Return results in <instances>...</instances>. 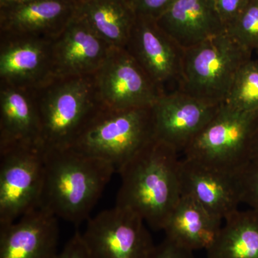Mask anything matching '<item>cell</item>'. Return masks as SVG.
<instances>
[{
  "label": "cell",
  "mask_w": 258,
  "mask_h": 258,
  "mask_svg": "<svg viewBox=\"0 0 258 258\" xmlns=\"http://www.w3.org/2000/svg\"><path fill=\"white\" fill-rule=\"evenodd\" d=\"M241 201L258 212V163L249 161L237 171Z\"/></svg>",
  "instance_id": "obj_24"
},
{
  "label": "cell",
  "mask_w": 258,
  "mask_h": 258,
  "mask_svg": "<svg viewBox=\"0 0 258 258\" xmlns=\"http://www.w3.org/2000/svg\"><path fill=\"white\" fill-rule=\"evenodd\" d=\"M179 179L181 195L195 199L223 221L242 204L237 172L220 170L184 157L180 160Z\"/></svg>",
  "instance_id": "obj_13"
},
{
  "label": "cell",
  "mask_w": 258,
  "mask_h": 258,
  "mask_svg": "<svg viewBox=\"0 0 258 258\" xmlns=\"http://www.w3.org/2000/svg\"><path fill=\"white\" fill-rule=\"evenodd\" d=\"M252 53L227 32L185 49L179 91L209 104H223Z\"/></svg>",
  "instance_id": "obj_4"
},
{
  "label": "cell",
  "mask_w": 258,
  "mask_h": 258,
  "mask_svg": "<svg viewBox=\"0 0 258 258\" xmlns=\"http://www.w3.org/2000/svg\"><path fill=\"white\" fill-rule=\"evenodd\" d=\"M56 258H90L79 230L75 232Z\"/></svg>",
  "instance_id": "obj_28"
},
{
  "label": "cell",
  "mask_w": 258,
  "mask_h": 258,
  "mask_svg": "<svg viewBox=\"0 0 258 258\" xmlns=\"http://www.w3.org/2000/svg\"><path fill=\"white\" fill-rule=\"evenodd\" d=\"M70 0H33L0 10L4 36H34L55 39L76 13Z\"/></svg>",
  "instance_id": "obj_17"
},
{
  "label": "cell",
  "mask_w": 258,
  "mask_h": 258,
  "mask_svg": "<svg viewBox=\"0 0 258 258\" xmlns=\"http://www.w3.org/2000/svg\"><path fill=\"white\" fill-rule=\"evenodd\" d=\"M76 13L112 47L126 48L137 16L128 3L123 0H85L77 5Z\"/></svg>",
  "instance_id": "obj_20"
},
{
  "label": "cell",
  "mask_w": 258,
  "mask_h": 258,
  "mask_svg": "<svg viewBox=\"0 0 258 258\" xmlns=\"http://www.w3.org/2000/svg\"><path fill=\"white\" fill-rule=\"evenodd\" d=\"M86 222L81 235L90 258H153L157 245L143 219L132 210L115 205Z\"/></svg>",
  "instance_id": "obj_8"
},
{
  "label": "cell",
  "mask_w": 258,
  "mask_h": 258,
  "mask_svg": "<svg viewBox=\"0 0 258 258\" xmlns=\"http://www.w3.org/2000/svg\"><path fill=\"white\" fill-rule=\"evenodd\" d=\"M35 145L42 146L37 102L25 88L3 83L0 91V151Z\"/></svg>",
  "instance_id": "obj_18"
},
{
  "label": "cell",
  "mask_w": 258,
  "mask_h": 258,
  "mask_svg": "<svg viewBox=\"0 0 258 258\" xmlns=\"http://www.w3.org/2000/svg\"><path fill=\"white\" fill-rule=\"evenodd\" d=\"M95 93L108 110L149 108L163 94L126 49H113L95 73Z\"/></svg>",
  "instance_id": "obj_9"
},
{
  "label": "cell",
  "mask_w": 258,
  "mask_h": 258,
  "mask_svg": "<svg viewBox=\"0 0 258 258\" xmlns=\"http://www.w3.org/2000/svg\"><path fill=\"white\" fill-rule=\"evenodd\" d=\"M125 49L163 94L179 91L184 50L156 20L137 15Z\"/></svg>",
  "instance_id": "obj_10"
},
{
  "label": "cell",
  "mask_w": 258,
  "mask_h": 258,
  "mask_svg": "<svg viewBox=\"0 0 258 258\" xmlns=\"http://www.w3.org/2000/svg\"><path fill=\"white\" fill-rule=\"evenodd\" d=\"M254 52H256V54H257V61H258V50L254 51Z\"/></svg>",
  "instance_id": "obj_33"
},
{
  "label": "cell",
  "mask_w": 258,
  "mask_h": 258,
  "mask_svg": "<svg viewBox=\"0 0 258 258\" xmlns=\"http://www.w3.org/2000/svg\"><path fill=\"white\" fill-rule=\"evenodd\" d=\"M37 102L45 150L71 147L101 107L96 106L93 81L88 76L60 79Z\"/></svg>",
  "instance_id": "obj_6"
},
{
  "label": "cell",
  "mask_w": 258,
  "mask_h": 258,
  "mask_svg": "<svg viewBox=\"0 0 258 258\" xmlns=\"http://www.w3.org/2000/svg\"><path fill=\"white\" fill-rule=\"evenodd\" d=\"M221 106L179 91L162 95L152 107L154 138L183 154Z\"/></svg>",
  "instance_id": "obj_11"
},
{
  "label": "cell",
  "mask_w": 258,
  "mask_h": 258,
  "mask_svg": "<svg viewBox=\"0 0 258 258\" xmlns=\"http://www.w3.org/2000/svg\"><path fill=\"white\" fill-rule=\"evenodd\" d=\"M2 44L0 76L5 84L36 87L51 78L54 39L34 36H5Z\"/></svg>",
  "instance_id": "obj_15"
},
{
  "label": "cell",
  "mask_w": 258,
  "mask_h": 258,
  "mask_svg": "<svg viewBox=\"0 0 258 258\" xmlns=\"http://www.w3.org/2000/svg\"><path fill=\"white\" fill-rule=\"evenodd\" d=\"M58 218L40 208L0 225V258H56Z\"/></svg>",
  "instance_id": "obj_14"
},
{
  "label": "cell",
  "mask_w": 258,
  "mask_h": 258,
  "mask_svg": "<svg viewBox=\"0 0 258 258\" xmlns=\"http://www.w3.org/2000/svg\"><path fill=\"white\" fill-rule=\"evenodd\" d=\"M258 113L223 104L183 153L184 157L210 167L236 173L250 161L249 152Z\"/></svg>",
  "instance_id": "obj_5"
},
{
  "label": "cell",
  "mask_w": 258,
  "mask_h": 258,
  "mask_svg": "<svg viewBox=\"0 0 258 258\" xmlns=\"http://www.w3.org/2000/svg\"><path fill=\"white\" fill-rule=\"evenodd\" d=\"M249 159L252 162L258 163V123L254 131L249 152Z\"/></svg>",
  "instance_id": "obj_29"
},
{
  "label": "cell",
  "mask_w": 258,
  "mask_h": 258,
  "mask_svg": "<svg viewBox=\"0 0 258 258\" xmlns=\"http://www.w3.org/2000/svg\"><path fill=\"white\" fill-rule=\"evenodd\" d=\"M175 1L176 0H134L132 8L136 15H143L157 20Z\"/></svg>",
  "instance_id": "obj_25"
},
{
  "label": "cell",
  "mask_w": 258,
  "mask_h": 258,
  "mask_svg": "<svg viewBox=\"0 0 258 258\" xmlns=\"http://www.w3.org/2000/svg\"><path fill=\"white\" fill-rule=\"evenodd\" d=\"M223 220L195 199L182 195L166 222L165 237L192 250H208L220 233Z\"/></svg>",
  "instance_id": "obj_19"
},
{
  "label": "cell",
  "mask_w": 258,
  "mask_h": 258,
  "mask_svg": "<svg viewBox=\"0 0 258 258\" xmlns=\"http://www.w3.org/2000/svg\"><path fill=\"white\" fill-rule=\"evenodd\" d=\"M217 11L226 28L238 18L248 5L249 0H214Z\"/></svg>",
  "instance_id": "obj_26"
},
{
  "label": "cell",
  "mask_w": 258,
  "mask_h": 258,
  "mask_svg": "<svg viewBox=\"0 0 258 258\" xmlns=\"http://www.w3.org/2000/svg\"><path fill=\"white\" fill-rule=\"evenodd\" d=\"M113 47L76 13L52 47V80L88 76L101 67Z\"/></svg>",
  "instance_id": "obj_12"
},
{
  "label": "cell",
  "mask_w": 258,
  "mask_h": 258,
  "mask_svg": "<svg viewBox=\"0 0 258 258\" xmlns=\"http://www.w3.org/2000/svg\"><path fill=\"white\" fill-rule=\"evenodd\" d=\"M70 1L72 2V3H74L75 5L77 6L78 5L81 4V3H83V1H85V0H70Z\"/></svg>",
  "instance_id": "obj_31"
},
{
  "label": "cell",
  "mask_w": 258,
  "mask_h": 258,
  "mask_svg": "<svg viewBox=\"0 0 258 258\" xmlns=\"http://www.w3.org/2000/svg\"><path fill=\"white\" fill-rule=\"evenodd\" d=\"M179 154L153 139L118 171L115 205L135 212L152 230L163 231L181 197Z\"/></svg>",
  "instance_id": "obj_1"
},
{
  "label": "cell",
  "mask_w": 258,
  "mask_h": 258,
  "mask_svg": "<svg viewBox=\"0 0 258 258\" xmlns=\"http://www.w3.org/2000/svg\"><path fill=\"white\" fill-rule=\"evenodd\" d=\"M226 32L244 48L251 52L258 50V0H249L242 14Z\"/></svg>",
  "instance_id": "obj_23"
},
{
  "label": "cell",
  "mask_w": 258,
  "mask_h": 258,
  "mask_svg": "<svg viewBox=\"0 0 258 258\" xmlns=\"http://www.w3.org/2000/svg\"><path fill=\"white\" fill-rule=\"evenodd\" d=\"M156 21L184 50L227 31L214 0H176Z\"/></svg>",
  "instance_id": "obj_16"
},
{
  "label": "cell",
  "mask_w": 258,
  "mask_h": 258,
  "mask_svg": "<svg viewBox=\"0 0 258 258\" xmlns=\"http://www.w3.org/2000/svg\"><path fill=\"white\" fill-rule=\"evenodd\" d=\"M45 157L40 145L0 151V225L13 223L40 206Z\"/></svg>",
  "instance_id": "obj_7"
},
{
  "label": "cell",
  "mask_w": 258,
  "mask_h": 258,
  "mask_svg": "<svg viewBox=\"0 0 258 258\" xmlns=\"http://www.w3.org/2000/svg\"><path fill=\"white\" fill-rule=\"evenodd\" d=\"M45 151V175L39 208L79 226L90 218L116 170L109 163L72 147Z\"/></svg>",
  "instance_id": "obj_2"
},
{
  "label": "cell",
  "mask_w": 258,
  "mask_h": 258,
  "mask_svg": "<svg viewBox=\"0 0 258 258\" xmlns=\"http://www.w3.org/2000/svg\"><path fill=\"white\" fill-rule=\"evenodd\" d=\"M31 1L33 0H0V10L14 8Z\"/></svg>",
  "instance_id": "obj_30"
},
{
  "label": "cell",
  "mask_w": 258,
  "mask_h": 258,
  "mask_svg": "<svg viewBox=\"0 0 258 258\" xmlns=\"http://www.w3.org/2000/svg\"><path fill=\"white\" fill-rule=\"evenodd\" d=\"M208 258H258V212L236 210L226 217Z\"/></svg>",
  "instance_id": "obj_21"
},
{
  "label": "cell",
  "mask_w": 258,
  "mask_h": 258,
  "mask_svg": "<svg viewBox=\"0 0 258 258\" xmlns=\"http://www.w3.org/2000/svg\"><path fill=\"white\" fill-rule=\"evenodd\" d=\"M225 104L239 111L258 113V61L252 58L240 68Z\"/></svg>",
  "instance_id": "obj_22"
},
{
  "label": "cell",
  "mask_w": 258,
  "mask_h": 258,
  "mask_svg": "<svg viewBox=\"0 0 258 258\" xmlns=\"http://www.w3.org/2000/svg\"><path fill=\"white\" fill-rule=\"evenodd\" d=\"M154 139L152 107L125 110L100 108L71 147L109 163L118 172Z\"/></svg>",
  "instance_id": "obj_3"
},
{
  "label": "cell",
  "mask_w": 258,
  "mask_h": 258,
  "mask_svg": "<svg viewBox=\"0 0 258 258\" xmlns=\"http://www.w3.org/2000/svg\"><path fill=\"white\" fill-rule=\"evenodd\" d=\"M123 1L125 2V3H128V4L130 5L132 7V3H133L134 0H123Z\"/></svg>",
  "instance_id": "obj_32"
},
{
  "label": "cell",
  "mask_w": 258,
  "mask_h": 258,
  "mask_svg": "<svg viewBox=\"0 0 258 258\" xmlns=\"http://www.w3.org/2000/svg\"><path fill=\"white\" fill-rule=\"evenodd\" d=\"M153 258H195L194 251L165 237L156 247Z\"/></svg>",
  "instance_id": "obj_27"
}]
</instances>
